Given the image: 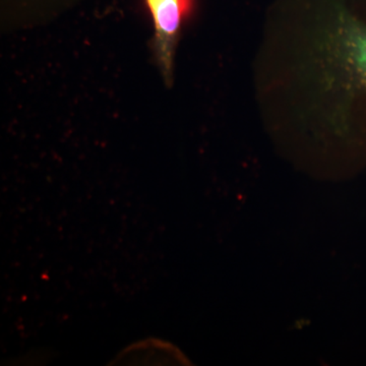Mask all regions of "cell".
I'll use <instances>...</instances> for the list:
<instances>
[{
    "label": "cell",
    "instance_id": "1",
    "mask_svg": "<svg viewBox=\"0 0 366 366\" xmlns=\"http://www.w3.org/2000/svg\"><path fill=\"white\" fill-rule=\"evenodd\" d=\"M154 26L152 49L166 86L173 81L175 50L183 23L189 18L194 0H144Z\"/></svg>",
    "mask_w": 366,
    "mask_h": 366
},
{
    "label": "cell",
    "instance_id": "2",
    "mask_svg": "<svg viewBox=\"0 0 366 366\" xmlns=\"http://www.w3.org/2000/svg\"><path fill=\"white\" fill-rule=\"evenodd\" d=\"M84 0H0L2 26L30 28L54 20Z\"/></svg>",
    "mask_w": 366,
    "mask_h": 366
},
{
    "label": "cell",
    "instance_id": "3",
    "mask_svg": "<svg viewBox=\"0 0 366 366\" xmlns=\"http://www.w3.org/2000/svg\"><path fill=\"white\" fill-rule=\"evenodd\" d=\"M189 362L169 342L147 339L132 344L112 361V365H174Z\"/></svg>",
    "mask_w": 366,
    "mask_h": 366
},
{
    "label": "cell",
    "instance_id": "4",
    "mask_svg": "<svg viewBox=\"0 0 366 366\" xmlns=\"http://www.w3.org/2000/svg\"><path fill=\"white\" fill-rule=\"evenodd\" d=\"M338 16L343 23L345 32L348 33L347 47L349 57L357 71L366 79V23L347 9L339 11Z\"/></svg>",
    "mask_w": 366,
    "mask_h": 366
}]
</instances>
